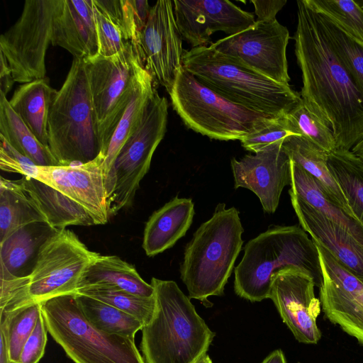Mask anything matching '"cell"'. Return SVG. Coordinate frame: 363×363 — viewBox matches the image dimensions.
I'll return each mask as SVG.
<instances>
[{"mask_svg":"<svg viewBox=\"0 0 363 363\" xmlns=\"http://www.w3.org/2000/svg\"><path fill=\"white\" fill-rule=\"evenodd\" d=\"M297 4L293 39L307 107L333 130L336 150L350 151L363 137V94L335 52L318 12Z\"/></svg>","mask_w":363,"mask_h":363,"instance_id":"6da1fadb","label":"cell"},{"mask_svg":"<svg viewBox=\"0 0 363 363\" xmlns=\"http://www.w3.org/2000/svg\"><path fill=\"white\" fill-rule=\"evenodd\" d=\"M150 284L155 308L141 330L145 363H196L207 353L215 333L175 281L152 277Z\"/></svg>","mask_w":363,"mask_h":363,"instance_id":"7a4b0ae2","label":"cell"},{"mask_svg":"<svg viewBox=\"0 0 363 363\" xmlns=\"http://www.w3.org/2000/svg\"><path fill=\"white\" fill-rule=\"evenodd\" d=\"M297 268L323 282L316 243L298 225H274L248 241L235 268L234 290L251 302L269 298L272 279L279 271Z\"/></svg>","mask_w":363,"mask_h":363,"instance_id":"3957f363","label":"cell"},{"mask_svg":"<svg viewBox=\"0 0 363 363\" xmlns=\"http://www.w3.org/2000/svg\"><path fill=\"white\" fill-rule=\"evenodd\" d=\"M225 206L218 203L213 216L194 232L179 268L189 297L206 306L210 296L223 295L243 244L239 211Z\"/></svg>","mask_w":363,"mask_h":363,"instance_id":"277c9868","label":"cell"},{"mask_svg":"<svg viewBox=\"0 0 363 363\" xmlns=\"http://www.w3.org/2000/svg\"><path fill=\"white\" fill-rule=\"evenodd\" d=\"M182 65L201 83L229 101L273 117L286 116L301 100L289 85L242 66L210 45L184 52Z\"/></svg>","mask_w":363,"mask_h":363,"instance_id":"5b68a950","label":"cell"},{"mask_svg":"<svg viewBox=\"0 0 363 363\" xmlns=\"http://www.w3.org/2000/svg\"><path fill=\"white\" fill-rule=\"evenodd\" d=\"M48 147L59 166L85 164L101 155V145L83 59L74 58L51 103Z\"/></svg>","mask_w":363,"mask_h":363,"instance_id":"8992f818","label":"cell"},{"mask_svg":"<svg viewBox=\"0 0 363 363\" xmlns=\"http://www.w3.org/2000/svg\"><path fill=\"white\" fill-rule=\"evenodd\" d=\"M169 94L185 125L211 139L240 140L276 118L229 101L183 67Z\"/></svg>","mask_w":363,"mask_h":363,"instance_id":"52a82bcc","label":"cell"},{"mask_svg":"<svg viewBox=\"0 0 363 363\" xmlns=\"http://www.w3.org/2000/svg\"><path fill=\"white\" fill-rule=\"evenodd\" d=\"M41 311L48 333L74 363H145L135 340L93 326L75 294L42 302Z\"/></svg>","mask_w":363,"mask_h":363,"instance_id":"ba28073f","label":"cell"},{"mask_svg":"<svg viewBox=\"0 0 363 363\" xmlns=\"http://www.w3.org/2000/svg\"><path fill=\"white\" fill-rule=\"evenodd\" d=\"M167 117V100L155 89L139 125L122 147L104 181L110 217L132 206L153 154L165 135Z\"/></svg>","mask_w":363,"mask_h":363,"instance_id":"9c48e42d","label":"cell"},{"mask_svg":"<svg viewBox=\"0 0 363 363\" xmlns=\"http://www.w3.org/2000/svg\"><path fill=\"white\" fill-rule=\"evenodd\" d=\"M96 114L101 155L106 156L116 127L130 97L137 67L142 60L130 41L111 57L84 59Z\"/></svg>","mask_w":363,"mask_h":363,"instance_id":"30bf717a","label":"cell"},{"mask_svg":"<svg viewBox=\"0 0 363 363\" xmlns=\"http://www.w3.org/2000/svg\"><path fill=\"white\" fill-rule=\"evenodd\" d=\"M57 0H26L15 23L0 37V52L15 82L45 78V55Z\"/></svg>","mask_w":363,"mask_h":363,"instance_id":"8fae6325","label":"cell"},{"mask_svg":"<svg viewBox=\"0 0 363 363\" xmlns=\"http://www.w3.org/2000/svg\"><path fill=\"white\" fill-rule=\"evenodd\" d=\"M99 254L89 250L72 231L60 230L43 247L28 277L30 301L41 303L55 296L76 294L84 272Z\"/></svg>","mask_w":363,"mask_h":363,"instance_id":"7c38bea8","label":"cell"},{"mask_svg":"<svg viewBox=\"0 0 363 363\" xmlns=\"http://www.w3.org/2000/svg\"><path fill=\"white\" fill-rule=\"evenodd\" d=\"M287 28L277 20L257 21L233 35L211 45L235 62L282 84L289 85L286 48Z\"/></svg>","mask_w":363,"mask_h":363,"instance_id":"4fadbf2b","label":"cell"},{"mask_svg":"<svg viewBox=\"0 0 363 363\" xmlns=\"http://www.w3.org/2000/svg\"><path fill=\"white\" fill-rule=\"evenodd\" d=\"M182 35L173 1L159 0L150 8L147 23L133 45L154 84L169 93L183 67Z\"/></svg>","mask_w":363,"mask_h":363,"instance_id":"5bb4252c","label":"cell"},{"mask_svg":"<svg viewBox=\"0 0 363 363\" xmlns=\"http://www.w3.org/2000/svg\"><path fill=\"white\" fill-rule=\"evenodd\" d=\"M316 245L323 273L319 288L323 312L332 323L363 345V282L329 251Z\"/></svg>","mask_w":363,"mask_h":363,"instance_id":"9a60e30c","label":"cell"},{"mask_svg":"<svg viewBox=\"0 0 363 363\" xmlns=\"http://www.w3.org/2000/svg\"><path fill=\"white\" fill-rule=\"evenodd\" d=\"M315 286L311 276L297 268L281 270L272 279L269 298L296 340L305 344H317L322 335L317 325L321 303Z\"/></svg>","mask_w":363,"mask_h":363,"instance_id":"2e32d148","label":"cell"},{"mask_svg":"<svg viewBox=\"0 0 363 363\" xmlns=\"http://www.w3.org/2000/svg\"><path fill=\"white\" fill-rule=\"evenodd\" d=\"M282 143L230 162L235 188L252 191L267 213L277 211L284 188L291 183V160Z\"/></svg>","mask_w":363,"mask_h":363,"instance_id":"e0dca14e","label":"cell"},{"mask_svg":"<svg viewBox=\"0 0 363 363\" xmlns=\"http://www.w3.org/2000/svg\"><path fill=\"white\" fill-rule=\"evenodd\" d=\"M179 31L192 48L205 45L212 34H237L256 21L254 15L228 0H173Z\"/></svg>","mask_w":363,"mask_h":363,"instance_id":"ac0fdd59","label":"cell"},{"mask_svg":"<svg viewBox=\"0 0 363 363\" xmlns=\"http://www.w3.org/2000/svg\"><path fill=\"white\" fill-rule=\"evenodd\" d=\"M104 156L81 164L38 168L36 179L50 186L81 206L95 225L106 224L110 218L102 164Z\"/></svg>","mask_w":363,"mask_h":363,"instance_id":"d6986e66","label":"cell"},{"mask_svg":"<svg viewBox=\"0 0 363 363\" xmlns=\"http://www.w3.org/2000/svg\"><path fill=\"white\" fill-rule=\"evenodd\" d=\"M301 227L363 282V244L289 191Z\"/></svg>","mask_w":363,"mask_h":363,"instance_id":"ffe728a7","label":"cell"},{"mask_svg":"<svg viewBox=\"0 0 363 363\" xmlns=\"http://www.w3.org/2000/svg\"><path fill=\"white\" fill-rule=\"evenodd\" d=\"M51 44L67 50L76 59L98 55L93 0H57Z\"/></svg>","mask_w":363,"mask_h":363,"instance_id":"44dd1931","label":"cell"},{"mask_svg":"<svg viewBox=\"0 0 363 363\" xmlns=\"http://www.w3.org/2000/svg\"><path fill=\"white\" fill-rule=\"evenodd\" d=\"M60 231L45 222L32 223L0 242V278H28L43 247Z\"/></svg>","mask_w":363,"mask_h":363,"instance_id":"7402d4cb","label":"cell"},{"mask_svg":"<svg viewBox=\"0 0 363 363\" xmlns=\"http://www.w3.org/2000/svg\"><path fill=\"white\" fill-rule=\"evenodd\" d=\"M194 204L191 199L174 197L154 211L146 222L143 248L148 257H154L173 247L190 228Z\"/></svg>","mask_w":363,"mask_h":363,"instance_id":"603a6c76","label":"cell"},{"mask_svg":"<svg viewBox=\"0 0 363 363\" xmlns=\"http://www.w3.org/2000/svg\"><path fill=\"white\" fill-rule=\"evenodd\" d=\"M20 183L52 228L62 230L69 225H95L89 214L58 190L32 177H23Z\"/></svg>","mask_w":363,"mask_h":363,"instance_id":"cb8c5ba5","label":"cell"},{"mask_svg":"<svg viewBox=\"0 0 363 363\" xmlns=\"http://www.w3.org/2000/svg\"><path fill=\"white\" fill-rule=\"evenodd\" d=\"M155 90L152 77L143 63H140L134 77L130 97L112 135L102 164L104 181L122 147L139 125Z\"/></svg>","mask_w":363,"mask_h":363,"instance_id":"d4e9b609","label":"cell"},{"mask_svg":"<svg viewBox=\"0 0 363 363\" xmlns=\"http://www.w3.org/2000/svg\"><path fill=\"white\" fill-rule=\"evenodd\" d=\"M290 186L289 191L363 244V226L352 213L330 197L318 180L292 161Z\"/></svg>","mask_w":363,"mask_h":363,"instance_id":"484cf974","label":"cell"},{"mask_svg":"<svg viewBox=\"0 0 363 363\" xmlns=\"http://www.w3.org/2000/svg\"><path fill=\"white\" fill-rule=\"evenodd\" d=\"M88 286L116 288L145 297L153 296L155 293L151 284L140 276L134 266L115 255L99 254L91 262L78 289Z\"/></svg>","mask_w":363,"mask_h":363,"instance_id":"4316f807","label":"cell"},{"mask_svg":"<svg viewBox=\"0 0 363 363\" xmlns=\"http://www.w3.org/2000/svg\"><path fill=\"white\" fill-rule=\"evenodd\" d=\"M57 91L47 78L20 85L9 104L39 142L48 147V121L51 103Z\"/></svg>","mask_w":363,"mask_h":363,"instance_id":"83f0119b","label":"cell"},{"mask_svg":"<svg viewBox=\"0 0 363 363\" xmlns=\"http://www.w3.org/2000/svg\"><path fill=\"white\" fill-rule=\"evenodd\" d=\"M282 147L291 160L318 180L330 197L352 212L341 188L328 169L329 153L301 135L286 138Z\"/></svg>","mask_w":363,"mask_h":363,"instance_id":"f1b7e54d","label":"cell"},{"mask_svg":"<svg viewBox=\"0 0 363 363\" xmlns=\"http://www.w3.org/2000/svg\"><path fill=\"white\" fill-rule=\"evenodd\" d=\"M46 220L19 179H0V242L28 224Z\"/></svg>","mask_w":363,"mask_h":363,"instance_id":"f546056e","label":"cell"},{"mask_svg":"<svg viewBox=\"0 0 363 363\" xmlns=\"http://www.w3.org/2000/svg\"><path fill=\"white\" fill-rule=\"evenodd\" d=\"M0 135L18 152L40 167L59 166L48 147L41 144L0 93Z\"/></svg>","mask_w":363,"mask_h":363,"instance_id":"4dcf8cb0","label":"cell"},{"mask_svg":"<svg viewBox=\"0 0 363 363\" xmlns=\"http://www.w3.org/2000/svg\"><path fill=\"white\" fill-rule=\"evenodd\" d=\"M328 167L363 226V164L351 151L335 150L328 154Z\"/></svg>","mask_w":363,"mask_h":363,"instance_id":"1f68e13d","label":"cell"},{"mask_svg":"<svg viewBox=\"0 0 363 363\" xmlns=\"http://www.w3.org/2000/svg\"><path fill=\"white\" fill-rule=\"evenodd\" d=\"M78 305L86 320L98 330L135 340L144 325L133 315L92 297L75 294Z\"/></svg>","mask_w":363,"mask_h":363,"instance_id":"d6a6232c","label":"cell"},{"mask_svg":"<svg viewBox=\"0 0 363 363\" xmlns=\"http://www.w3.org/2000/svg\"><path fill=\"white\" fill-rule=\"evenodd\" d=\"M315 11L335 52L363 94V43L330 16Z\"/></svg>","mask_w":363,"mask_h":363,"instance_id":"836d02e7","label":"cell"},{"mask_svg":"<svg viewBox=\"0 0 363 363\" xmlns=\"http://www.w3.org/2000/svg\"><path fill=\"white\" fill-rule=\"evenodd\" d=\"M121 31L125 41L135 45L150 8L147 0H94Z\"/></svg>","mask_w":363,"mask_h":363,"instance_id":"e575fe53","label":"cell"},{"mask_svg":"<svg viewBox=\"0 0 363 363\" xmlns=\"http://www.w3.org/2000/svg\"><path fill=\"white\" fill-rule=\"evenodd\" d=\"M77 294L109 304L133 315L144 325L151 320L155 308V296H141L116 288L88 286L78 289Z\"/></svg>","mask_w":363,"mask_h":363,"instance_id":"d590c367","label":"cell"},{"mask_svg":"<svg viewBox=\"0 0 363 363\" xmlns=\"http://www.w3.org/2000/svg\"><path fill=\"white\" fill-rule=\"evenodd\" d=\"M42 313L41 303H33L0 318V330L7 339L12 363H18L23 346Z\"/></svg>","mask_w":363,"mask_h":363,"instance_id":"8d00e7d4","label":"cell"},{"mask_svg":"<svg viewBox=\"0 0 363 363\" xmlns=\"http://www.w3.org/2000/svg\"><path fill=\"white\" fill-rule=\"evenodd\" d=\"M286 116L299 135L308 139L328 153L336 150L333 130L307 107L302 99Z\"/></svg>","mask_w":363,"mask_h":363,"instance_id":"74e56055","label":"cell"},{"mask_svg":"<svg viewBox=\"0 0 363 363\" xmlns=\"http://www.w3.org/2000/svg\"><path fill=\"white\" fill-rule=\"evenodd\" d=\"M363 43V0H307Z\"/></svg>","mask_w":363,"mask_h":363,"instance_id":"f35d334b","label":"cell"},{"mask_svg":"<svg viewBox=\"0 0 363 363\" xmlns=\"http://www.w3.org/2000/svg\"><path fill=\"white\" fill-rule=\"evenodd\" d=\"M291 135H299L286 115L274 118L240 141L245 150L255 153L273 144L283 143Z\"/></svg>","mask_w":363,"mask_h":363,"instance_id":"ab89813d","label":"cell"},{"mask_svg":"<svg viewBox=\"0 0 363 363\" xmlns=\"http://www.w3.org/2000/svg\"><path fill=\"white\" fill-rule=\"evenodd\" d=\"M93 10L98 42V55L107 57L118 53L125 48L127 41L123 40L119 29L94 4V0Z\"/></svg>","mask_w":363,"mask_h":363,"instance_id":"60d3db41","label":"cell"},{"mask_svg":"<svg viewBox=\"0 0 363 363\" xmlns=\"http://www.w3.org/2000/svg\"><path fill=\"white\" fill-rule=\"evenodd\" d=\"M0 168L4 172L36 179L39 166L14 149L0 135Z\"/></svg>","mask_w":363,"mask_h":363,"instance_id":"b9f144b4","label":"cell"},{"mask_svg":"<svg viewBox=\"0 0 363 363\" xmlns=\"http://www.w3.org/2000/svg\"><path fill=\"white\" fill-rule=\"evenodd\" d=\"M48 332L41 313L33 331L23 346L18 363H38L45 353Z\"/></svg>","mask_w":363,"mask_h":363,"instance_id":"7bdbcfd3","label":"cell"},{"mask_svg":"<svg viewBox=\"0 0 363 363\" xmlns=\"http://www.w3.org/2000/svg\"><path fill=\"white\" fill-rule=\"evenodd\" d=\"M250 2L255 7L256 21L264 22L277 20V14L286 4V0H252Z\"/></svg>","mask_w":363,"mask_h":363,"instance_id":"ee69618b","label":"cell"},{"mask_svg":"<svg viewBox=\"0 0 363 363\" xmlns=\"http://www.w3.org/2000/svg\"><path fill=\"white\" fill-rule=\"evenodd\" d=\"M0 93L6 96L15 82L12 72L4 56L0 52Z\"/></svg>","mask_w":363,"mask_h":363,"instance_id":"f6af8a7d","label":"cell"},{"mask_svg":"<svg viewBox=\"0 0 363 363\" xmlns=\"http://www.w3.org/2000/svg\"><path fill=\"white\" fill-rule=\"evenodd\" d=\"M1 352L0 363H12L9 353V347L6 336L4 331L0 330Z\"/></svg>","mask_w":363,"mask_h":363,"instance_id":"bcb514c9","label":"cell"},{"mask_svg":"<svg viewBox=\"0 0 363 363\" xmlns=\"http://www.w3.org/2000/svg\"><path fill=\"white\" fill-rule=\"evenodd\" d=\"M261 363H286L284 352L277 350L269 354Z\"/></svg>","mask_w":363,"mask_h":363,"instance_id":"7dc6e473","label":"cell"},{"mask_svg":"<svg viewBox=\"0 0 363 363\" xmlns=\"http://www.w3.org/2000/svg\"><path fill=\"white\" fill-rule=\"evenodd\" d=\"M363 164V137L350 150Z\"/></svg>","mask_w":363,"mask_h":363,"instance_id":"c3c4849f","label":"cell"},{"mask_svg":"<svg viewBox=\"0 0 363 363\" xmlns=\"http://www.w3.org/2000/svg\"><path fill=\"white\" fill-rule=\"evenodd\" d=\"M196 363H213L208 354L203 355Z\"/></svg>","mask_w":363,"mask_h":363,"instance_id":"681fc988","label":"cell"}]
</instances>
